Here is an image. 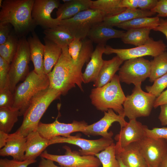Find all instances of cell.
I'll use <instances>...</instances> for the list:
<instances>
[{
	"mask_svg": "<svg viewBox=\"0 0 167 167\" xmlns=\"http://www.w3.org/2000/svg\"><path fill=\"white\" fill-rule=\"evenodd\" d=\"M106 45L97 44L92 52L90 60L87 64L84 72L83 73V82L88 84L96 81L103 64L102 55L104 53Z\"/></svg>",
	"mask_w": 167,
	"mask_h": 167,
	"instance_id": "20",
	"label": "cell"
},
{
	"mask_svg": "<svg viewBox=\"0 0 167 167\" xmlns=\"http://www.w3.org/2000/svg\"><path fill=\"white\" fill-rule=\"evenodd\" d=\"M155 13L149 10H143L138 8L132 9L126 8L122 12L114 15L104 18L103 23L112 27L135 18L151 17Z\"/></svg>",
	"mask_w": 167,
	"mask_h": 167,
	"instance_id": "26",
	"label": "cell"
},
{
	"mask_svg": "<svg viewBox=\"0 0 167 167\" xmlns=\"http://www.w3.org/2000/svg\"><path fill=\"white\" fill-rule=\"evenodd\" d=\"M150 74V61L143 57L125 61L118 71L120 82L135 86L141 84Z\"/></svg>",
	"mask_w": 167,
	"mask_h": 167,
	"instance_id": "10",
	"label": "cell"
},
{
	"mask_svg": "<svg viewBox=\"0 0 167 167\" xmlns=\"http://www.w3.org/2000/svg\"><path fill=\"white\" fill-rule=\"evenodd\" d=\"M19 116L20 112L17 109L13 107L0 109V131L9 134Z\"/></svg>",
	"mask_w": 167,
	"mask_h": 167,
	"instance_id": "32",
	"label": "cell"
},
{
	"mask_svg": "<svg viewBox=\"0 0 167 167\" xmlns=\"http://www.w3.org/2000/svg\"><path fill=\"white\" fill-rule=\"evenodd\" d=\"M61 95L58 91L49 86L39 92L31 100L23 115L22 124L16 132L26 137L36 131L40 119L48 107Z\"/></svg>",
	"mask_w": 167,
	"mask_h": 167,
	"instance_id": "4",
	"label": "cell"
},
{
	"mask_svg": "<svg viewBox=\"0 0 167 167\" xmlns=\"http://www.w3.org/2000/svg\"><path fill=\"white\" fill-rule=\"evenodd\" d=\"M79 135H71L67 137L56 136L49 140V145L59 143H68L79 147V153L82 156H94L106 149L114 143L113 139L103 137L96 140H89Z\"/></svg>",
	"mask_w": 167,
	"mask_h": 167,
	"instance_id": "12",
	"label": "cell"
},
{
	"mask_svg": "<svg viewBox=\"0 0 167 167\" xmlns=\"http://www.w3.org/2000/svg\"><path fill=\"white\" fill-rule=\"evenodd\" d=\"M9 134L3 131H0V148L1 149L6 145L9 136Z\"/></svg>",
	"mask_w": 167,
	"mask_h": 167,
	"instance_id": "50",
	"label": "cell"
},
{
	"mask_svg": "<svg viewBox=\"0 0 167 167\" xmlns=\"http://www.w3.org/2000/svg\"><path fill=\"white\" fill-rule=\"evenodd\" d=\"M137 143L148 165L158 167L167 154V141L163 139H155L145 136Z\"/></svg>",
	"mask_w": 167,
	"mask_h": 167,
	"instance_id": "13",
	"label": "cell"
},
{
	"mask_svg": "<svg viewBox=\"0 0 167 167\" xmlns=\"http://www.w3.org/2000/svg\"><path fill=\"white\" fill-rule=\"evenodd\" d=\"M91 0H69L60 4L56 12L57 17L61 20L71 18L79 12L90 9Z\"/></svg>",
	"mask_w": 167,
	"mask_h": 167,
	"instance_id": "24",
	"label": "cell"
},
{
	"mask_svg": "<svg viewBox=\"0 0 167 167\" xmlns=\"http://www.w3.org/2000/svg\"><path fill=\"white\" fill-rule=\"evenodd\" d=\"M153 30L162 33L167 39V19L160 18L159 24Z\"/></svg>",
	"mask_w": 167,
	"mask_h": 167,
	"instance_id": "48",
	"label": "cell"
},
{
	"mask_svg": "<svg viewBox=\"0 0 167 167\" xmlns=\"http://www.w3.org/2000/svg\"><path fill=\"white\" fill-rule=\"evenodd\" d=\"M145 125L136 119L129 120L126 125L121 128L114 139L117 141L115 149L124 148L131 143L137 142L145 137L144 128Z\"/></svg>",
	"mask_w": 167,
	"mask_h": 167,
	"instance_id": "17",
	"label": "cell"
},
{
	"mask_svg": "<svg viewBox=\"0 0 167 167\" xmlns=\"http://www.w3.org/2000/svg\"><path fill=\"white\" fill-rule=\"evenodd\" d=\"M160 19L157 16L138 18L120 24L116 27L126 30L144 28H150L153 30L159 24Z\"/></svg>",
	"mask_w": 167,
	"mask_h": 167,
	"instance_id": "31",
	"label": "cell"
},
{
	"mask_svg": "<svg viewBox=\"0 0 167 167\" xmlns=\"http://www.w3.org/2000/svg\"><path fill=\"white\" fill-rule=\"evenodd\" d=\"M157 0H138V8L143 10L151 11L156 6Z\"/></svg>",
	"mask_w": 167,
	"mask_h": 167,
	"instance_id": "44",
	"label": "cell"
},
{
	"mask_svg": "<svg viewBox=\"0 0 167 167\" xmlns=\"http://www.w3.org/2000/svg\"><path fill=\"white\" fill-rule=\"evenodd\" d=\"M104 18L102 11L89 9L79 12L71 18L61 20L59 25L69 30L74 38L82 40L87 37L92 27L103 21Z\"/></svg>",
	"mask_w": 167,
	"mask_h": 167,
	"instance_id": "6",
	"label": "cell"
},
{
	"mask_svg": "<svg viewBox=\"0 0 167 167\" xmlns=\"http://www.w3.org/2000/svg\"><path fill=\"white\" fill-rule=\"evenodd\" d=\"M138 0H121L120 3L121 7L135 9L138 8Z\"/></svg>",
	"mask_w": 167,
	"mask_h": 167,
	"instance_id": "46",
	"label": "cell"
},
{
	"mask_svg": "<svg viewBox=\"0 0 167 167\" xmlns=\"http://www.w3.org/2000/svg\"><path fill=\"white\" fill-rule=\"evenodd\" d=\"M30 53L31 60L34 66V71L40 76L45 75L44 64V45L40 41L34 32L27 40Z\"/></svg>",
	"mask_w": 167,
	"mask_h": 167,
	"instance_id": "23",
	"label": "cell"
},
{
	"mask_svg": "<svg viewBox=\"0 0 167 167\" xmlns=\"http://www.w3.org/2000/svg\"><path fill=\"white\" fill-rule=\"evenodd\" d=\"M13 103V93L7 86L0 90V109L12 107Z\"/></svg>",
	"mask_w": 167,
	"mask_h": 167,
	"instance_id": "37",
	"label": "cell"
},
{
	"mask_svg": "<svg viewBox=\"0 0 167 167\" xmlns=\"http://www.w3.org/2000/svg\"><path fill=\"white\" fill-rule=\"evenodd\" d=\"M43 33L45 38L62 48L68 46L74 39L69 30L59 25L52 28L45 29Z\"/></svg>",
	"mask_w": 167,
	"mask_h": 167,
	"instance_id": "27",
	"label": "cell"
},
{
	"mask_svg": "<svg viewBox=\"0 0 167 167\" xmlns=\"http://www.w3.org/2000/svg\"><path fill=\"white\" fill-rule=\"evenodd\" d=\"M167 73V52L154 57L150 61V74L149 80L153 82Z\"/></svg>",
	"mask_w": 167,
	"mask_h": 167,
	"instance_id": "33",
	"label": "cell"
},
{
	"mask_svg": "<svg viewBox=\"0 0 167 167\" xmlns=\"http://www.w3.org/2000/svg\"><path fill=\"white\" fill-rule=\"evenodd\" d=\"M87 125L84 121H73L71 123H65L59 122L57 118L51 123L40 122L36 131L42 137L50 140L56 136L67 137L72 133L82 132Z\"/></svg>",
	"mask_w": 167,
	"mask_h": 167,
	"instance_id": "14",
	"label": "cell"
},
{
	"mask_svg": "<svg viewBox=\"0 0 167 167\" xmlns=\"http://www.w3.org/2000/svg\"><path fill=\"white\" fill-rule=\"evenodd\" d=\"M148 167H152V166H150L148 165Z\"/></svg>",
	"mask_w": 167,
	"mask_h": 167,
	"instance_id": "54",
	"label": "cell"
},
{
	"mask_svg": "<svg viewBox=\"0 0 167 167\" xmlns=\"http://www.w3.org/2000/svg\"><path fill=\"white\" fill-rule=\"evenodd\" d=\"M36 162V160H26L20 161L6 158L0 159V167H28L30 164Z\"/></svg>",
	"mask_w": 167,
	"mask_h": 167,
	"instance_id": "39",
	"label": "cell"
},
{
	"mask_svg": "<svg viewBox=\"0 0 167 167\" xmlns=\"http://www.w3.org/2000/svg\"><path fill=\"white\" fill-rule=\"evenodd\" d=\"M116 158L118 160V161L119 162L120 165V167H127L123 164V163L122 162V161L120 159L118 158Z\"/></svg>",
	"mask_w": 167,
	"mask_h": 167,
	"instance_id": "52",
	"label": "cell"
},
{
	"mask_svg": "<svg viewBox=\"0 0 167 167\" xmlns=\"http://www.w3.org/2000/svg\"><path fill=\"white\" fill-rule=\"evenodd\" d=\"M158 167H167V154L163 158Z\"/></svg>",
	"mask_w": 167,
	"mask_h": 167,
	"instance_id": "51",
	"label": "cell"
},
{
	"mask_svg": "<svg viewBox=\"0 0 167 167\" xmlns=\"http://www.w3.org/2000/svg\"><path fill=\"white\" fill-rule=\"evenodd\" d=\"M34 1H3L0 11V23L11 24L18 35L33 32L36 25L32 16Z\"/></svg>",
	"mask_w": 167,
	"mask_h": 167,
	"instance_id": "2",
	"label": "cell"
},
{
	"mask_svg": "<svg viewBox=\"0 0 167 167\" xmlns=\"http://www.w3.org/2000/svg\"><path fill=\"white\" fill-rule=\"evenodd\" d=\"M45 42L44 64L45 75H47L57 63L61 54L62 48L56 44L44 38Z\"/></svg>",
	"mask_w": 167,
	"mask_h": 167,
	"instance_id": "28",
	"label": "cell"
},
{
	"mask_svg": "<svg viewBox=\"0 0 167 167\" xmlns=\"http://www.w3.org/2000/svg\"><path fill=\"white\" fill-rule=\"evenodd\" d=\"M95 156L100 160L103 167H120L115 154V144L113 143Z\"/></svg>",
	"mask_w": 167,
	"mask_h": 167,
	"instance_id": "35",
	"label": "cell"
},
{
	"mask_svg": "<svg viewBox=\"0 0 167 167\" xmlns=\"http://www.w3.org/2000/svg\"><path fill=\"white\" fill-rule=\"evenodd\" d=\"M125 32L115 29L105 24L103 21L93 26L89 32L87 38L92 43L106 45V41L113 38H121Z\"/></svg>",
	"mask_w": 167,
	"mask_h": 167,
	"instance_id": "21",
	"label": "cell"
},
{
	"mask_svg": "<svg viewBox=\"0 0 167 167\" xmlns=\"http://www.w3.org/2000/svg\"><path fill=\"white\" fill-rule=\"evenodd\" d=\"M144 132L145 136L155 139H163L167 141V127H155L150 129L145 126Z\"/></svg>",
	"mask_w": 167,
	"mask_h": 167,
	"instance_id": "38",
	"label": "cell"
},
{
	"mask_svg": "<svg viewBox=\"0 0 167 167\" xmlns=\"http://www.w3.org/2000/svg\"><path fill=\"white\" fill-rule=\"evenodd\" d=\"M167 47V45L162 40L155 41L151 38L145 44L133 48H114L106 45L104 54H115L124 61L129 59L145 56L154 57L166 51Z\"/></svg>",
	"mask_w": 167,
	"mask_h": 167,
	"instance_id": "9",
	"label": "cell"
},
{
	"mask_svg": "<svg viewBox=\"0 0 167 167\" xmlns=\"http://www.w3.org/2000/svg\"><path fill=\"white\" fill-rule=\"evenodd\" d=\"M151 30L150 28L129 29L125 32L121 39L125 44L133 45L136 47L140 46L151 39L149 35Z\"/></svg>",
	"mask_w": 167,
	"mask_h": 167,
	"instance_id": "29",
	"label": "cell"
},
{
	"mask_svg": "<svg viewBox=\"0 0 167 167\" xmlns=\"http://www.w3.org/2000/svg\"><path fill=\"white\" fill-rule=\"evenodd\" d=\"M38 167H64L56 165L52 160L41 157Z\"/></svg>",
	"mask_w": 167,
	"mask_h": 167,
	"instance_id": "49",
	"label": "cell"
},
{
	"mask_svg": "<svg viewBox=\"0 0 167 167\" xmlns=\"http://www.w3.org/2000/svg\"><path fill=\"white\" fill-rule=\"evenodd\" d=\"M60 4V1L58 0H35L32 16L36 24L45 29L59 25L60 18H53L51 14L55 9L59 7Z\"/></svg>",
	"mask_w": 167,
	"mask_h": 167,
	"instance_id": "15",
	"label": "cell"
},
{
	"mask_svg": "<svg viewBox=\"0 0 167 167\" xmlns=\"http://www.w3.org/2000/svg\"><path fill=\"white\" fill-rule=\"evenodd\" d=\"M166 104H167V89L164 91L156 98L153 107L154 108H156L159 106Z\"/></svg>",
	"mask_w": 167,
	"mask_h": 167,
	"instance_id": "47",
	"label": "cell"
},
{
	"mask_svg": "<svg viewBox=\"0 0 167 167\" xmlns=\"http://www.w3.org/2000/svg\"><path fill=\"white\" fill-rule=\"evenodd\" d=\"M30 60L27 40L23 37L19 40L16 52L10 65L7 86L12 93L17 84L20 81L24 80L29 73L28 64Z\"/></svg>",
	"mask_w": 167,
	"mask_h": 167,
	"instance_id": "8",
	"label": "cell"
},
{
	"mask_svg": "<svg viewBox=\"0 0 167 167\" xmlns=\"http://www.w3.org/2000/svg\"><path fill=\"white\" fill-rule=\"evenodd\" d=\"M121 0H97L92 2L90 9H96L102 11L105 18L118 14L126 8L121 7Z\"/></svg>",
	"mask_w": 167,
	"mask_h": 167,
	"instance_id": "30",
	"label": "cell"
},
{
	"mask_svg": "<svg viewBox=\"0 0 167 167\" xmlns=\"http://www.w3.org/2000/svg\"><path fill=\"white\" fill-rule=\"evenodd\" d=\"M141 84L135 86L132 94L126 96L123 104L124 115L129 120L148 116L156 97L143 91Z\"/></svg>",
	"mask_w": 167,
	"mask_h": 167,
	"instance_id": "7",
	"label": "cell"
},
{
	"mask_svg": "<svg viewBox=\"0 0 167 167\" xmlns=\"http://www.w3.org/2000/svg\"><path fill=\"white\" fill-rule=\"evenodd\" d=\"M151 86H146L145 89L156 98L158 97L167 87V73L156 79Z\"/></svg>",
	"mask_w": 167,
	"mask_h": 167,
	"instance_id": "36",
	"label": "cell"
},
{
	"mask_svg": "<svg viewBox=\"0 0 167 167\" xmlns=\"http://www.w3.org/2000/svg\"><path fill=\"white\" fill-rule=\"evenodd\" d=\"M19 41L17 36L11 33L7 41L0 45V57L10 64L16 52Z\"/></svg>",
	"mask_w": 167,
	"mask_h": 167,
	"instance_id": "34",
	"label": "cell"
},
{
	"mask_svg": "<svg viewBox=\"0 0 167 167\" xmlns=\"http://www.w3.org/2000/svg\"><path fill=\"white\" fill-rule=\"evenodd\" d=\"M63 148L66 151L64 155L50 154L45 150L40 156L56 162L64 167H99L101 164L98 158L95 156L81 155L79 152L72 151L66 145Z\"/></svg>",
	"mask_w": 167,
	"mask_h": 167,
	"instance_id": "11",
	"label": "cell"
},
{
	"mask_svg": "<svg viewBox=\"0 0 167 167\" xmlns=\"http://www.w3.org/2000/svg\"><path fill=\"white\" fill-rule=\"evenodd\" d=\"M26 138L17 132L9 134L6 145L0 150L1 156H11L18 161L25 160Z\"/></svg>",
	"mask_w": 167,
	"mask_h": 167,
	"instance_id": "19",
	"label": "cell"
},
{
	"mask_svg": "<svg viewBox=\"0 0 167 167\" xmlns=\"http://www.w3.org/2000/svg\"><path fill=\"white\" fill-rule=\"evenodd\" d=\"M120 82L118 75L115 74L108 84L91 90L90 98L92 104L97 110L104 112L112 109L125 117L123 104L126 96Z\"/></svg>",
	"mask_w": 167,
	"mask_h": 167,
	"instance_id": "3",
	"label": "cell"
},
{
	"mask_svg": "<svg viewBox=\"0 0 167 167\" xmlns=\"http://www.w3.org/2000/svg\"><path fill=\"white\" fill-rule=\"evenodd\" d=\"M123 62L117 55L110 60H104L97 79L94 82V86L101 87L109 82Z\"/></svg>",
	"mask_w": 167,
	"mask_h": 167,
	"instance_id": "25",
	"label": "cell"
},
{
	"mask_svg": "<svg viewBox=\"0 0 167 167\" xmlns=\"http://www.w3.org/2000/svg\"><path fill=\"white\" fill-rule=\"evenodd\" d=\"M10 24L0 23V45L3 44L7 41L11 34Z\"/></svg>",
	"mask_w": 167,
	"mask_h": 167,
	"instance_id": "43",
	"label": "cell"
},
{
	"mask_svg": "<svg viewBox=\"0 0 167 167\" xmlns=\"http://www.w3.org/2000/svg\"><path fill=\"white\" fill-rule=\"evenodd\" d=\"M82 45V40L74 38L68 46L69 54L75 62L76 61L79 57Z\"/></svg>",
	"mask_w": 167,
	"mask_h": 167,
	"instance_id": "41",
	"label": "cell"
},
{
	"mask_svg": "<svg viewBox=\"0 0 167 167\" xmlns=\"http://www.w3.org/2000/svg\"><path fill=\"white\" fill-rule=\"evenodd\" d=\"M62 49L61 54L53 70L47 75L49 86L66 95L77 85L83 91L82 68L78 66L70 55L68 46Z\"/></svg>",
	"mask_w": 167,
	"mask_h": 167,
	"instance_id": "1",
	"label": "cell"
},
{
	"mask_svg": "<svg viewBox=\"0 0 167 167\" xmlns=\"http://www.w3.org/2000/svg\"><path fill=\"white\" fill-rule=\"evenodd\" d=\"M3 0H0V7H1L2 4Z\"/></svg>",
	"mask_w": 167,
	"mask_h": 167,
	"instance_id": "53",
	"label": "cell"
},
{
	"mask_svg": "<svg viewBox=\"0 0 167 167\" xmlns=\"http://www.w3.org/2000/svg\"><path fill=\"white\" fill-rule=\"evenodd\" d=\"M124 117L116 114L112 109L104 112L103 117L96 122L88 125L82 132L86 135H100L108 139H112L113 133L112 131L108 132L109 128L115 122L119 123L121 128L124 127L127 124Z\"/></svg>",
	"mask_w": 167,
	"mask_h": 167,
	"instance_id": "16",
	"label": "cell"
},
{
	"mask_svg": "<svg viewBox=\"0 0 167 167\" xmlns=\"http://www.w3.org/2000/svg\"><path fill=\"white\" fill-rule=\"evenodd\" d=\"M160 112L158 117L162 125H167V104L162 105L160 106Z\"/></svg>",
	"mask_w": 167,
	"mask_h": 167,
	"instance_id": "45",
	"label": "cell"
},
{
	"mask_svg": "<svg viewBox=\"0 0 167 167\" xmlns=\"http://www.w3.org/2000/svg\"><path fill=\"white\" fill-rule=\"evenodd\" d=\"M157 15V16L161 17H167V0H158L155 7L151 10Z\"/></svg>",
	"mask_w": 167,
	"mask_h": 167,
	"instance_id": "42",
	"label": "cell"
},
{
	"mask_svg": "<svg viewBox=\"0 0 167 167\" xmlns=\"http://www.w3.org/2000/svg\"><path fill=\"white\" fill-rule=\"evenodd\" d=\"M116 158L127 167H148L137 142L131 143L123 148L115 149Z\"/></svg>",
	"mask_w": 167,
	"mask_h": 167,
	"instance_id": "18",
	"label": "cell"
},
{
	"mask_svg": "<svg viewBox=\"0 0 167 167\" xmlns=\"http://www.w3.org/2000/svg\"><path fill=\"white\" fill-rule=\"evenodd\" d=\"M10 64L0 57V90L7 86Z\"/></svg>",
	"mask_w": 167,
	"mask_h": 167,
	"instance_id": "40",
	"label": "cell"
},
{
	"mask_svg": "<svg viewBox=\"0 0 167 167\" xmlns=\"http://www.w3.org/2000/svg\"><path fill=\"white\" fill-rule=\"evenodd\" d=\"M24 160H36L49 145V140L42 137L36 131L26 137Z\"/></svg>",
	"mask_w": 167,
	"mask_h": 167,
	"instance_id": "22",
	"label": "cell"
},
{
	"mask_svg": "<svg viewBox=\"0 0 167 167\" xmlns=\"http://www.w3.org/2000/svg\"><path fill=\"white\" fill-rule=\"evenodd\" d=\"M49 85L47 75L40 76L34 70L30 72L24 81L16 86L12 107L19 110L20 116H23L33 98Z\"/></svg>",
	"mask_w": 167,
	"mask_h": 167,
	"instance_id": "5",
	"label": "cell"
}]
</instances>
